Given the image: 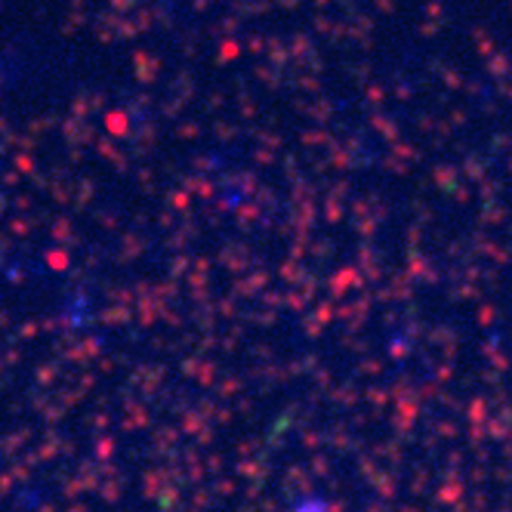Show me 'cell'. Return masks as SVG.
Wrapping results in <instances>:
<instances>
[]
</instances>
